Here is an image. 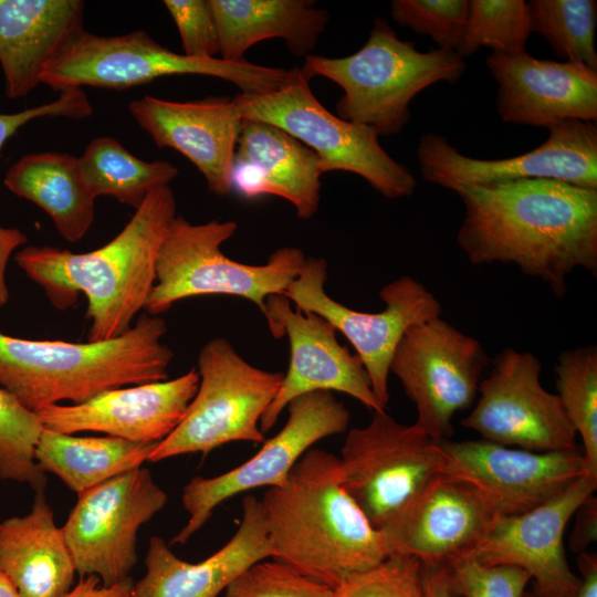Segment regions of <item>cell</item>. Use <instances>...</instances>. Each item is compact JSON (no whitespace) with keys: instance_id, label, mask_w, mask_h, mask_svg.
I'll use <instances>...</instances> for the list:
<instances>
[{"instance_id":"obj_1","label":"cell","mask_w":597,"mask_h":597,"mask_svg":"<svg viewBox=\"0 0 597 597\" xmlns=\"http://www.w3.org/2000/svg\"><path fill=\"white\" fill-rule=\"evenodd\" d=\"M457 242L473 265L514 264L562 297L577 269L597 273V190L554 179L461 186Z\"/></svg>"},{"instance_id":"obj_2","label":"cell","mask_w":597,"mask_h":597,"mask_svg":"<svg viewBox=\"0 0 597 597\" xmlns=\"http://www.w3.org/2000/svg\"><path fill=\"white\" fill-rule=\"evenodd\" d=\"M169 186L149 192L123 230L103 247L74 253L29 245L14 261L41 286L54 307L72 306L80 293L87 297L88 342L107 341L132 327L156 283L161 243L176 214Z\"/></svg>"},{"instance_id":"obj_3","label":"cell","mask_w":597,"mask_h":597,"mask_svg":"<svg viewBox=\"0 0 597 597\" xmlns=\"http://www.w3.org/2000/svg\"><path fill=\"white\" fill-rule=\"evenodd\" d=\"M272 558L334 589L390 553L339 480L338 457L308 449L262 500Z\"/></svg>"},{"instance_id":"obj_4","label":"cell","mask_w":597,"mask_h":597,"mask_svg":"<svg viewBox=\"0 0 597 597\" xmlns=\"http://www.w3.org/2000/svg\"><path fill=\"white\" fill-rule=\"evenodd\" d=\"M166 331L161 316L147 313L107 341H35L0 332V387L35 412L62 401L83 404L114 388L166 380L174 358L161 342Z\"/></svg>"},{"instance_id":"obj_5","label":"cell","mask_w":597,"mask_h":597,"mask_svg":"<svg viewBox=\"0 0 597 597\" xmlns=\"http://www.w3.org/2000/svg\"><path fill=\"white\" fill-rule=\"evenodd\" d=\"M301 69L310 78L323 76L343 90L338 117L368 126L378 136H392L409 122L412 98L440 81L455 84L465 62L454 51L420 52L415 42L401 40L386 20L376 18L357 52L344 57L308 54Z\"/></svg>"},{"instance_id":"obj_6","label":"cell","mask_w":597,"mask_h":597,"mask_svg":"<svg viewBox=\"0 0 597 597\" xmlns=\"http://www.w3.org/2000/svg\"><path fill=\"white\" fill-rule=\"evenodd\" d=\"M237 228L232 220L195 224L176 216L159 250L156 283L146 312L160 315L181 300L231 295L249 300L264 315L266 298L284 294L306 256L297 248L284 247L274 251L264 264L234 261L221 251V245Z\"/></svg>"},{"instance_id":"obj_7","label":"cell","mask_w":597,"mask_h":597,"mask_svg":"<svg viewBox=\"0 0 597 597\" xmlns=\"http://www.w3.org/2000/svg\"><path fill=\"white\" fill-rule=\"evenodd\" d=\"M205 75L228 81L241 93L281 87L290 70L247 60L193 59L159 44L144 30L100 36L83 30L44 70L41 84L62 92L83 86L125 90L158 77Z\"/></svg>"},{"instance_id":"obj_8","label":"cell","mask_w":597,"mask_h":597,"mask_svg":"<svg viewBox=\"0 0 597 597\" xmlns=\"http://www.w3.org/2000/svg\"><path fill=\"white\" fill-rule=\"evenodd\" d=\"M310 80L301 67H294L281 87L240 93L233 101L243 119L274 125L312 149L322 174L358 175L387 199L412 195L415 177L381 147L376 132L331 113L314 96Z\"/></svg>"},{"instance_id":"obj_9","label":"cell","mask_w":597,"mask_h":597,"mask_svg":"<svg viewBox=\"0 0 597 597\" xmlns=\"http://www.w3.org/2000/svg\"><path fill=\"white\" fill-rule=\"evenodd\" d=\"M197 368L199 386L184 419L158 442L149 462L196 452L207 455L230 442L264 441L260 421L283 374L251 365L221 337L202 346Z\"/></svg>"},{"instance_id":"obj_10","label":"cell","mask_w":597,"mask_h":597,"mask_svg":"<svg viewBox=\"0 0 597 597\" xmlns=\"http://www.w3.org/2000/svg\"><path fill=\"white\" fill-rule=\"evenodd\" d=\"M338 461L342 486L377 530L446 465L438 440L385 410L373 411L368 425L348 431Z\"/></svg>"},{"instance_id":"obj_11","label":"cell","mask_w":597,"mask_h":597,"mask_svg":"<svg viewBox=\"0 0 597 597\" xmlns=\"http://www.w3.org/2000/svg\"><path fill=\"white\" fill-rule=\"evenodd\" d=\"M326 276L325 259L306 258L283 295L296 310L321 316L346 337L356 350L376 399L386 409L390 398V364L400 339L411 326L439 317L442 306L421 282L404 275L379 291L385 304L383 311H356L326 293Z\"/></svg>"},{"instance_id":"obj_12","label":"cell","mask_w":597,"mask_h":597,"mask_svg":"<svg viewBox=\"0 0 597 597\" xmlns=\"http://www.w3.org/2000/svg\"><path fill=\"white\" fill-rule=\"evenodd\" d=\"M489 362L478 339L439 316L407 329L390 373L416 406L413 425L433 440H443L453 433L454 415L474 401Z\"/></svg>"},{"instance_id":"obj_13","label":"cell","mask_w":597,"mask_h":597,"mask_svg":"<svg viewBox=\"0 0 597 597\" xmlns=\"http://www.w3.org/2000/svg\"><path fill=\"white\" fill-rule=\"evenodd\" d=\"M166 503V492L140 467L77 494L62 526L75 572L106 587L129 578L138 530Z\"/></svg>"},{"instance_id":"obj_14","label":"cell","mask_w":597,"mask_h":597,"mask_svg":"<svg viewBox=\"0 0 597 597\" xmlns=\"http://www.w3.org/2000/svg\"><path fill=\"white\" fill-rule=\"evenodd\" d=\"M480 381L479 398L462 426L483 440L534 452L577 447L576 431L557 395L541 383L542 362L531 352L506 348Z\"/></svg>"},{"instance_id":"obj_15","label":"cell","mask_w":597,"mask_h":597,"mask_svg":"<svg viewBox=\"0 0 597 597\" xmlns=\"http://www.w3.org/2000/svg\"><path fill=\"white\" fill-rule=\"evenodd\" d=\"M286 408L283 428L251 459L217 476H195L185 485L181 501L189 519L170 544L187 543L223 501L253 489L282 485L314 443L346 431L350 419L348 409L332 391L304 394Z\"/></svg>"},{"instance_id":"obj_16","label":"cell","mask_w":597,"mask_h":597,"mask_svg":"<svg viewBox=\"0 0 597 597\" xmlns=\"http://www.w3.org/2000/svg\"><path fill=\"white\" fill-rule=\"evenodd\" d=\"M548 132V138L535 149L503 159L468 157L443 136L426 134L417 148L421 175L452 191L461 186L538 178L597 190L596 123L564 121Z\"/></svg>"},{"instance_id":"obj_17","label":"cell","mask_w":597,"mask_h":597,"mask_svg":"<svg viewBox=\"0 0 597 597\" xmlns=\"http://www.w3.org/2000/svg\"><path fill=\"white\" fill-rule=\"evenodd\" d=\"M443 473L470 485L496 517L528 512L587 474L583 452H534L486 440H438Z\"/></svg>"},{"instance_id":"obj_18","label":"cell","mask_w":597,"mask_h":597,"mask_svg":"<svg viewBox=\"0 0 597 597\" xmlns=\"http://www.w3.org/2000/svg\"><path fill=\"white\" fill-rule=\"evenodd\" d=\"M264 317L275 338L287 336L290 363L275 398L261 418L263 433L275 426L289 402L313 391L344 392L371 411L385 410L360 360L339 344L336 329L327 321L294 310L283 294L266 298Z\"/></svg>"},{"instance_id":"obj_19","label":"cell","mask_w":597,"mask_h":597,"mask_svg":"<svg viewBox=\"0 0 597 597\" xmlns=\"http://www.w3.org/2000/svg\"><path fill=\"white\" fill-rule=\"evenodd\" d=\"M596 488L597 478L585 474L528 512L496 517L471 556L486 566L519 567L530 575L534 589L554 597H570L579 579L565 556L564 532Z\"/></svg>"},{"instance_id":"obj_20","label":"cell","mask_w":597,"mask_h":597,"mask_svg":"<svg viewBox=\"0 0 597 597\" xmlns=\"http://www.w3.org/2000/svg\"><path fill=\"white\" fill-rule=\"evenodd\" d=\"M495 519L470 485L440 473L380 531L390 554L434 566L471 555Z\"/></svg>"},{"instance_id":"obj_21","label":"cell","mask_w":597,"mask_h":597,"mask_svg":"<svg viewBox=\"0 0 597 597\" xmlns=\"http://www.w3.org/2000/svg\"><path fill=\"white\" fill-rule=\"evenodd\" d=\"M199 386L192 368L174 379L109 389L78 405H51L34 413L43 428L72 434L103 432L133 442H160L181 422Z\"/></svg>"},{"instance_id":"obj_22","label":"cell","mask_w":597,"mask_h":597,"mask_svg":"<svg viewBox=\"0 0 597 597\" xmlns=\"http://www.w3.org/2000/svg\"><path fill=\"white\" fill-rule=\"evenodd\" d=\"M485 63L498 82L496 111L504 123L547 129L570 119L596 123L597 71L525 51L492 52Z\"/></svg>"},{"instance_id":"obj_23","label":"cell","mask_w":597,"mask_h":597,"mask_svg":"<svg viewBox=\"0 0 597 597\" xmlns=\"http://www.w3.org/2000/svg\"><path fill=\"white\" fill-rule=\"evenodd\" d=\"M128 111L157 147L172 148L188 158L209 191L231 192L230 170L243 122L233 98L174 102L144 95L132 101Z\"/></svg>"},{"instance_id":"obj_24","label":"cell","mask_w":597,"mask_h":597,"mask_svg":"<svg viewBox=\"0 0 597 597\" xmlns=\"http://www.w3.org/2000/svg\"><path fill=\"white\" fill-rule=\"evenodd\" d=\"M272 555L261 500L247 494L237 532L199 563L180 559L161 537L151 536L146 573L133 585L129 597H218L243 570Z\"/></svg>"},{"instance_id":"obj_25","label":"cell","mask_w":597,"mask_h":597,"mask_svg":"<svg viewBox=\"0 0 597 597\" xmlns=\"http://www.w3.org/2000/svg\"><path fill=\"white\" fill-rule=\"evenodd\" d=\"M321 164L317 155L279 127L243 119L230 170V191L253 199H285L300 219H311L320 206Z\"/></svg>"},{"instance_id":"obj_26","label":"cell","mask_w":597,"mask_h":597,"mask_svg":"<svg viewBox=\"0 0 597 597\" xmlns=\"http://www.w3.org/2000/svg\"><path fill=\"white\" fill-rule=\"evenodd\" d=\"M82 0H0V65L6 95L41 84L48 65L84 30Z\"/></svg>"},{"instance_id":"obj_27","label":"cell","mask_w":597,"mask_h":597,"mask_svg":"<svg viewBox=\"0 0 597 597\" xmlns=\"http://www.w3.org/2000/svg\"><path fill=\"white\" fill-rule=\"evenodd\" d=\"M0 570L22 597H64L71 590L75 567L43 492L28 514L0 522Z\"/></svg>"},{"instance_id":"obj_28","label":"cell","mask_w":597,"mask_h":597,"mask_svg":"<svg viewBox=\"0 0 597 597\" xmlns=\"http://www.w3.org/2000/svg\"><path fill=\"white\" fill-rule=\"evenodd\" d=\"M217 24L220 59L241 61L255 43L272 38L306 56L325 31L328 12L310 0H209Z\"/></svg>"},{"instance_id":"obj_29","label":"cell","mask_w":597,"mask_h":597,"mask_svg":"<svg viewBox=\"0 0 597 597\" xmlns=\"http://www.w3.org/2000/svg\"><path fill=\"white\" fill-rule=\"evenodd\" d=\"M3 184L44 210L69 242L80 241L94 222L96 199L83 185L76 157L70 154H27L7 170Z\"/></svg>"},{"instance_id":"obj_30","label":"cell","mask_w":597,"mask_h":597,"mask_svg":"<svg viewBox=\"0 0 597 597\" xmlns=\"http://www.w3.org/2000/svg\"><path fill=\"white\" fill-rule=\"evenodd\" d=\"M158 442H133L116 437H74L43 428L34 459L43 472L59 476L77 494L139 468Z\"/></svg>"},{"instance_id":"obj_31","label":"cell","mask_w":597,"mask_h":597,"mask_svg":"<svg viewBox=\"0 0 597 597\" xmlns=\"http://www.w3.org/2000/svg\"><path fill=\"white\" fill-rule=\"evenodd\" d=\"M81 180L96 199L109 196L137 209L153 190L169 186L178 168L169 161H145L109 136L92 139L76 158Z\"/></svg>"},{"instance_id":"obj_32","label":"cell","mask_w":597,"mask_h":597,"mask_svg":"<svg viewBox=\"0 0 597 597\" xmlns=\"http://www.w3.org/2000/svg\"><path fill=\"white\" fill-rule=\"evenodd\" d=\"M555 375L557 396L583 442L587 474L597 478V347L562 352Z\"/></svg>"},{"instance_id":"obj_33","label":"cell","mask_w":597,"mask_h":597,"mask_svg":"<svg viewBox=\"0 0 597 597\" xmlns=\"http://www.w3.org/2000/svg\"><path fill=\"white\" fill-rule=\"evenodd\" d=\"M526 6L532 33L542 35L564 62L597 71V1L532 0Z\"/></svg>"},{"instance_id":"obj_34","label":"cell","mask_w":597,"mask_h":597,"mask_svg":"<svg viewBox=\"0 0 597 597\" xmlns=\"http://www.w3.org/2000/svg\"><path fill=\"white\" fill-rule=\"evenodd\" d=\"M532 33L523 0H469L465 27L455 53L464 57L481 46L499 53L525 51Z\"/></svg>"},{"instance_id":"obj_35","label":"cell","mask_w":597,"mask_h":597,"mask_svg":"<svg viewBox=\"0 0 597 597\" xmlns=\"http://www.w3.org/2000/svg\"><path fill=\"white\" fill-rule=\"evenodd\" d=\"M43 426L34 412L24 408L0 387V479L25 483L36 493L46 485L45 472L34 459Z\"/></svg>"},{"instance_id":"obj_36","label":"cell","mask_w":597,"mask_h":597,"mask_svg":"<svg viewBox=\"0 0 597 597\" xmlns=\"http://www.w3.org/2000/svg\"><path fill=\"white\" fill-rule=\"evenodd\" d=\"M390 7L399 25L430 36L441 50L455 51L468 18V0H392Z\"/></svg>"},{"instance_id":"obj_37","label":"cell","mask_w":597,"mask_h":597,"mask_svg":"<svg viewBox=\"0 0 597 597\" xmlns=\"http://www.w3.org/2000/svg\"><path fill=\"white\" fill-rule=\"evenodd\" d=\"M221 597H334V588L280 561L263 559L235 577Z\"/></svg>"},{"instance_id":"obj_38","label":"cell","mask_w":597,"mask_h":597,"mask_svg":"<svg viewBox=\"0 0 597 597\" xmlns=\"http://www.w3.org/2000/svg\"><path fill=\"white\" fill-rule=\"evenodd\" d=\"M334 597H427L421 563L412 556L390 554L338 585Z\"/></svg>"},{"instance_id":"obj_39","label":"cell","mask_w":597,"mask_h":597,"mask_svg":"<svg viewBox=\"0 0 597 597\" xmlns=\"http://www.w3.org/2000/svg\"><path fill=\"white\" fill-rule=\"evenodd\" d=\"M454 593L459 597H523L530 575L515 566H486L471 555L447 564Z\"/></svg>"},{"instance_id":"obj_40","label":"cell","mask_w":597,"mask_h":597,"mask_svg":"<svg viewBox=\"0 0 597 597\" xmlns=\"http://www.w3.org/2000/svg\"><path fill=\"white\" fill-rule=\"evenodd\" d=\"M181 40L186 56L217 59L219 36L209 0H165Z\"/></svg>"},{"instance_id":"obj_41","label":"cell","mask_w":597,"mask_h":597,"mask_svg":"<svg viewBox=\"0 0 597 597\" xmlns=\"http://www.w3.org/2000/svg\"><path fill=\"white\" fill-rule=\"evenodd\" d=\"M93 114L87 95L83 88H67L60 92L59 97L17 113H0V150L6 142L25 124L43 117H64L84 119Z\"/></svg>"},{"instance_id":"obj_42","label":"cell","mask_w":597,"mask_h":597,"mask_svg":"<svg viewBox=\"0 0 597 597\" xmlns=\"http://www.w3.org/2000/svg\"><path fill=\"white\" fill-rule=\"evenodd\" d=\"M575 526L569 537V549L583 553L597 538V499L588 496L575 512Z\"/></svg>"},{"instance_id":"obj_43","label":"cell","mask_w":597,"mask_h":597,"mask_svg":"<svg viewBox=\"0 0 597 597\" xmlns=\"http://www.w3.org/2000/svg\"><path fill=\"white\" fill-rule=\"evenodd\" d=\"M27 241L28 237L21 230L0 224V307H3L10 297L6 276L8 262L13 252Z\"/></svg>"},{"instance_id":"obj_44","label":"cell","mask_w":597,"mask_h":597,"mask_svg":"<svg viewBox=\"0 0 597 597\" xmlns=\"http://www.w3.org/2000/svg\"><path fill=\"white\" fill-rule=\"evenodd\" d=\"M100 583V578L94 575L81 577L64 597H129L134 585L130 577L108 587Z\"/></svg>"},{"instance_id":"obj_45","label":"cell","mask_w":597,"mask_h":597,"mask_svg":"<svg viewBox=\"0 0 597 597\" xmlns=\"http://www.w3.org/2000/svg\"><path fill=\"white\" fill-rule=\"evenodd\" d=\"M421 566L427 597H459L452 588L447 564Z\"/></svg>"},{"instance_id":"obj_46","label":"cell","mask_w":597,"mask_h":597,"mask_svg":"<svg viewBox=\"0 0 597 597\" xmlns=\"http://www.w3.org/2000/svg\"><path fill=\"white\" fill-rule=\"evenodd\" d=\"M577 564L580 576L570 597H597V555L595 553H579Z\"/></svg>"},{"instance_id":"obj_47","label":"cell","mask_w":597,"mask_h":597,"mask_svg":"<svg viewBox=\"0 0 597 597\" xmlns=\"http://www.w3.org/2000/svg\"><path fill=\"white\" fill-rule=\"evenodd\" d=\"M0 597H22L11 580L0 570Z\"/></svg>"},{"instance_id":"obj_48","label":"cell","mask_w":597,"mask_h":597,"mask_svg":"<svg viewBox=\"0 0 597 597\" xmlns=\"http://www.w3.org/2000/svg\"><path fill=\"white\" fill-rule=\"evenodd\" d=\"M523 597H554V596L543 594L532 587V589L525 590Z\"/></svg>"}]
</instances>
